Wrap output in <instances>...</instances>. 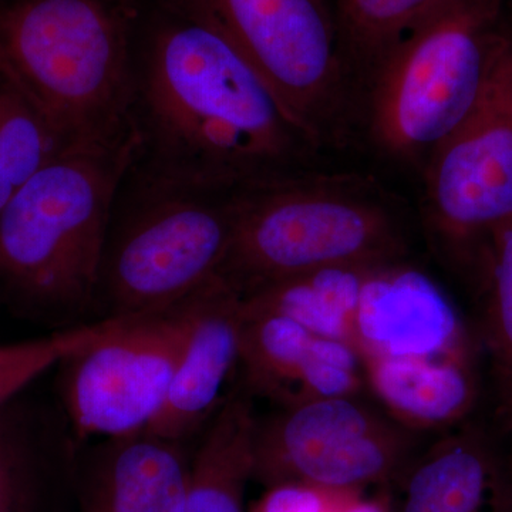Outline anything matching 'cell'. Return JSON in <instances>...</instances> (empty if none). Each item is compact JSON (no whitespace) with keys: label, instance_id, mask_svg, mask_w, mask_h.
I'll use <instances>...</instances> for the list:
<instances>
[{"label":"cell","instance_id":"6da1fadb","mask_svg":"<svg viewBox=\"0 0 512 512\" xmlns=\"http://www.w3.org/2000/svg\"><path fill=\"white\" fill-rule=\"evenodd\" d=\"M141 30L136 170L232 192L318 168V141L227 37L163 0Z\"/></svg>","mask_w":512,"mask_h":512},{"label":"cell","instance_id":"7a4b0ae2","mask_svg":"<svg viewBox=\"0 0 512 512\" xmlns=\"http://www.w3.org/2000/svg\"><path fill=\"white\" fill-rule=\"evenodd\" d=\"M137 0L0 3V74L63 148L136 136Z\"/></svg>","mask_w":512,"mask_h":512},{"label":"cell","instance_id":"3957f363","mask_svg":"<svg viewBox=\"0 0 512 512\" xmlns=\"http://www.w3.org/2000/svg\"><path fill=\"white\" fill-rule=\"evenodd\" d=\"M399 198L372 175L299 171L232 191V238L218 278L239 296L338 268L406 262Z\"/></svg>","mask_w":512,"mask_h":512},{"label":"cell","instance_id":"277c9868","mask_svg":"<svg viewBox=\"0 0 512 512\" xmlns=\"http://www.w3.org/2000/svg\"><path fill=\"white\" fill-rule=\"evenodd\" d=\"M510 0H451L397 43L357 97L356 124L384 160L423 175L484 92L512 28Z\"/></svg>","mask_w":512,"mask_h":512},{"label":"cell","instance_id":"5b68a950","mask_svg":"<svg viewBox=\"0 0 512 512\" xmlns=\"http://www.w3.org/2000/svg\"><path fill=\"white\" fill-rule=\"evenodd\" d=\"M140 134L111 147L63 148L0 212V288L50 312L96 303L114 205Z\"/></svg>","mask_w":512,"mask_h":512},{"label":"cell","instance_id":"8992f818","mask_svg":"<svg viewBox=\"0 0 512 512\" xmlns=\"http://www.w3.org/2000/svg\"><path fill=\"white\" fill-rule=\"evenodd\" d=\"M232 192L175 184L131 168L111 217L96 302L106 318L150 315L220 275Z\"/></svg>","mask_w":512,"mask_h":512},{"label":"cell","instance_id":"52a82bcc","mask_svg":"<svg viewBox=\"0 0 512 512\" xmlns=\"http://www.w3.org/2000/svg\"><path fill=\"white\" fill-rule=\"evenodd\" d=\"M163 2L227 37L320 147L348 140L356 99L325 0Z\"/></svg>","mask_w":512,"mask_h":512},{"label":"cell","instance_id":"ba28073f","mask_svg":"<svg viewBox=\"0 0 512 512\" xmlns=\"http://www.w3.org/2000/svg\"><path fill=\"white\" fill-rule=\"evenodd\" d=\"M420 451V431L363 393L326 397L256 421L252 480L268 490L363 494L402 480Z\"/></svg>","mask_w":512,"mask_h":512},{"label":"cell","instance_id":"9c48e42d","mask_svg":"<svg viewBox=\"0 0 512 512\" xmlns=\"http://www.w3.org/2000/svg\"><path fill=\"white\" fill-rule=\"evenodd\" d=\"M424 220L451 255L512 221V28L476 107L423 175Z\"/></svg>","mask_w":512,"mask_h":512},{"label":"cell","instance_id":"30bf717a","mask_svg":"<svg viewBox=\"0 0 512 512\" xmlns=\"http://www.w3.org/2000/svg\"><path fill=\"white\" fill-rule=\"evenodd\" d=\"M202 289L173 308L137 316L62 363L64 404L77 436L144 433L163 407Z\"/></svg>","mask_w":512,"mask_h":512},{"label":"cell","instance_id":"8fae6325","mask_svg":"<svg viewBox=\"0 0 512 512\" xmlns=\"http://www.w3.org/2000/svg\"><path fill=\"white\" fill-rule=\"evenodd\" d=\"M244 309V308H242ZM241 383L279 407L362 394V357L345 340L328 338L285 316L245 313Z\"/></svg>","mask_w":512,"mask_h":512},{"label":"cell","instance_id":"7c38bea8","mask_svg":"<svg viewBox=\"0 0 512 512\" xmlns=\"http://www.w3.org/2000/svg\"><path fill=\"white\" fill-rule=\"evenodd\" d=\"M245 315L242 298L220 278L201 291L187 346L160 412L144 433L180 441L210 424L228 394L229 377L241 363Z\"/></svg>","mask_w":512,"mask_h":512},{"label":"cell","instance_id":"4fadbf2b","mask_svg":"<svg viewBox=\"0 0 512 512\" xmlns=\"http://www.w3.org/2000/svg\"><path fill=\"white\" fill-rule=\"evenodd\" d=\"M456 315L436 285L407 265L370 274L355 326L360 357L433 355L460 349Z\"/></svg>","mask_w":512,"mask_h":512},{"label":"cell","instance_id":"5bb4252c","mask_svg":"<svg viewBox=\"0 0 512 512\" xmlns=\"http://www.w3.org/2000/svg\"><path fill=\"white\" fill-rule=\"evenodd\" d=\"M400 483L402 512H512L510 461L474 424L421 450Z\"/></svg>","mask_w":512,"mask_h":512},{"label":"cell","instance_id":"9a60e30c","mask_svg":"<svg viewBox=\"0 0 512 512\" xmlns=\"http://www.w3.org/2000/svg\"><path fill=\"white\" fill-rule=\"evenodd\" d=\"M183 444L146 433L110 439L84 478L82 512H181L192 466Z\"/></svg>","mask_w":512,"mask_h":512},{"label":"cell","instance_id":"2e32d148","mask_svg":"<svg viewBox=\"0 0 512 512\" xmlns=\"http://www.w3.org/2000/svg\"><path fill=\"white\" fill-rule=\"evenodd\" d=\"M366 386L384 410L420 431L454 427L476 403V384L461 349L433 355L365 356Z\"/></svg>","mask_w":512,"mask_h":512},{"label":"cell","instance_id":"e0dca14e","mask_svg":"<svg viewBox=\"0 0 512 512\" xmlns=\"http://www.w3.org/2000/svg\"><path fill=\"white\" fill-rule=\"evenodd\" d=\"M256 421L254 396L239 383L192 456L181 512H245V494L254 476Z\"/></svg>","mask_w":512,"mask_h":512},{"label":"cell","instance_id":"ac0fdd59","mask_svg":"<svg viewBox=\"0 0 512 512\" xmlns=\"http://www.w3.org/2000/svg\"><path fill=\"white\" fill-rule=\"evenodd\" d=\"M375 269H325L288 279L241 296L242 308L249 315L285 316L319 335L353 346L360 299Z\"/></svg>","mask_w":512,"mask_h":512},{"label":"cell","instance_id":"d6986e66","mask_svg":"<svg viewBox=\"0 0 512 512\" xmlns=\"http://www.w3.org/2000/svg\"><path fill=\"white\" fill-rule=\"evenodd\" d=\"M451 0H336L340 52L357 97L407 33Z\"/></svg>","mask_w":512,"mask_h":512},{"label":"cell","instance_id":"ffe728a7","mask_svg":"<svg viewBox=\"0 0 512 512\" xmlns=\"http://www.w3.org/2000/svg\"><path fill=\"white\" fill-rule=\"evenodd\" d=\"M485 343L494 383L495 419L512 453V221L487 244Z\"/></svg>","mask_w":512,"mask_h":512},{"label":"cell","instance_id":"44dd1931","mask_svg":"<svg viewBox=\"0 0 512 512\" xmlns=\"http://www.w3.org/2000/svg\"><path fill=\"white\" fill-rule=\"evenodd\" d=\"M62 150L29 101L0 74V212Z\"/></svg>","mask_w":512,"mask_h":512},{"label":"cell","instance_id":"7402d4cb","mask_svg":"<svg viewBox=\"0 0 512 512\" xmlns=\"http://www.w3.org/2000/svg\"><path fill=\"white\" fill-rule=\"evenodd\" d=\"M134 318H104L45 338L0 345V409L47 370L66 362L87 346L109 338Z\"/></svg>","mask_w":512,"mask_h":512},{"label":"cell","instance_id":"603a6c76","mask_svg":"<svg viewBox=\"0 0 512 512\" xmlns=\"http://www.w3.org/2000/svg\"><path fill=\"white\" fill-rule=\"evenodd\" d=\"M37 494L35 460L18 421L0 409V511L33 512Z\"/></svg>","mask_w":512,"mask_h":512},{"label":"cell","instance_id":"cb8c5ba5","mask_svg":"<svg viewBox=\"0 0 512 512\" xmlns=\"http://www.w3.org/2000/svg\"><path fill=\"white\" fill-rule=\"evenodd\" d=\"M355 493H330L306 487H279L269 490L255 512H338Z\"/></svg>","mask_w":512,"mask_h":512},{"label":"cell","instance_id":"d4e9b609","mask_svg":"<svg viewBox=\"0 0 512 512\" xmlns=\"http://www.w3.org/2000/svg\"><path fill=\"white\" fill-rule=\"evenodd\" d=\"M338 512H389V508L383 498L367 500L363 494H360L346 501Z\"/></svg>","mask_w":512,"mask_h":512},{"label":"cell","instance_id":"484cf974","mask_svg":"<svg viewBox=\"0 0 512 512\" xmlns=\"http://www.w3.org/2000/svg\"><path fill=\"white\" fill-rule=\"evenodd\" d=\"M508 461H510V470H511V476H512V453H510V456H508Z\"/></svg>","mask_w":512,"mask_h":512},{"label":"cell","instance_id":"4316f807","mask_svg":"<svg viewBox=\"0 0 512 512\" xmlns=\"http://www.w3.org/2000/svg\"><path fill=\"white\" fill-rule=\"evenodd\" d=\"M8 2V0H0V3Z\"/></svg>","mask_w":512,"mask_h":512},{"label":"cell","instance_id":"83f0119b","mask_svg":"<svg viewBox=\"0 0 512 512\" xmlns=\"http://www.w3.org/2000/svg\"><path fill=\"white\" fill-rule=\"evenodd\" d=\"M0 512H6V511H0Z\"/></svg>","mask_w":512,"mask_h":512}]
</instances>
